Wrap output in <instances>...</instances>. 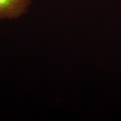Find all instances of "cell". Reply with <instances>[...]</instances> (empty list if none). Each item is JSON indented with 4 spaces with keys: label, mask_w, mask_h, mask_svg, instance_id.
Segmentation results:
<instances>
[{
    "label": "cell",
    "mask_w": 121,
    "mask_h": 121,
    "mask_svg": "<svg viewBox=\"0 0 121 121\" xmlns=\"http://www.w3.org/2000/svg\"><path fill=\"white\" fill-rule=\"evenodd\" d=\"M31 0H0V20L13 19L25 13Z\"/></svg>",
    "instance_id": "6da1fadb"
}]
</instances>
